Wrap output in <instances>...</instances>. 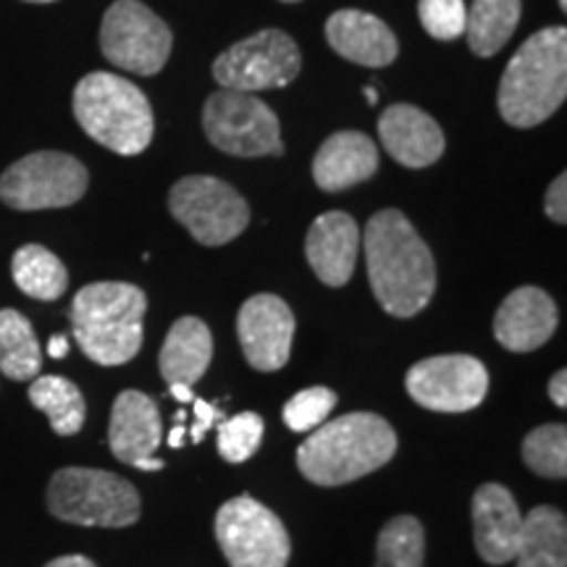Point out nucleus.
<instances>
[{
	"instance_id": "nucleus-2",
	"label": "nucleus",
	"mask_w": 567,
	"mask_h": 567,
	"mask_svg": "<svg viewBox=\"0 0 567 567\" xmlns=\"http://www.w3.org/2000/svg\"><path fill=\"white\" fill-rule=\"evenodd\" d=\"M396 452L386 417L350 413L326 421L297 450V467L316 486H344L384 467Z\"/></svg>"
},
{
	"instance_id": "nucleus-43",
	"label": "nucleus",
	"mask_w": 567,
	"mask_h": 567,
	"mask_svg": "<svg viewBox=\"0 0 567 567\" xmlns=\"http://www.w3.org/2000/svg\"><path fill=\"white\" fill-rule=\"evenodd\" d=\"M281 3H297V0H281Z\"/></svg>"
},
{
	"instance_id": "nucleus-17",
	"label": "nucleus",
	"mask_w": 567,
	"mask_h": 567,
	"mask_svg": "<svg viewBox=\"0 0 567 567\" xmlns=\"http://www.w3.org/2000/svg\"><path fill=\"white\" fill-rule=\"evenodd\" d=\"M379 137L386 153L405 168H425L444 155L446 140L429 113L410 103H396L381 113Z\"/></svg>"
},
{
	"instance_id": "nucleus-30",
	"label": "nucleus",
	"mask_w": 567,
	"mask_h": 567,
	"mask_svg": "<svg viewBox=\"0 0 567 567\" xmlns=\"http://www.w3.org/2000/svg\"><path fill=\"white\" fill-rule=\"evenodd\" d=\"M264 417L258 413H239L229 417L218 425V455L231 465L247 463L264 442Z\"/></svg>"
},
{
	"instance_id": "nucleus-19",
	"label": "nucleus",
	"mask_w": 567,
	"mask_h": 567,
	"mask_svg": "<svg viewBox=\"0 0 567 567\" xmlns=\"http://www.w3.org/2000/svg\"><path fill=\"white\" fill-rule=\"evenodd\" d=\"M109 446L113 457L137 467L155 457L161 446V410L153 396L126 389L116 396L109 423Z\"/></svg>"
},
{
	"instance_id": "nucleus-22",
	"label": "nucleus",
	"mask_w": 567,
	"mask_h": 567,
	"mask_svg": "<svg viewBox=\"0 0 567 567\" xmlns=\"http://www.w3.org/2000/svg\"><path fill=\"white\" fill-rule=\"evenodd\" d=\"M213 360V334L208 323L195 316H184L168 329L161 347L158 368L168 384L193 386L203 379Z\"/></svg>"
},
{
	"instance_id": "nucleus-28",
	"label": "nucleus",
	"mask_w": 567,
	"mask_h": 567,
	"mask_svg": "<svg viewBox=\"0 0 567 567\" xmlns=\"http://www.w3.org/2000/svg\"><path fill=\"white\" fill-rule=\"evenodd\" d=\"M425 528L413 515H396L375 542V567H423Z\"/></svg>"
},
{
	"instance_id": "nucleus-16",
	"label": "nucleus",
	"mask_w": 567,
	"mask_h": 567,
	"mask_svg": "<svg viewBox=\"0 0 567 567\" xmlns=\"http://www.w3.org/2000/svg\"><path fill=\"white\" fill-rule=\"evenodd\" d=\"M557 305L538 287H520L505 297L494 316V337L509 352H534L555 337Z\"/></svg>"
},
{
	"instance_id": "nucleus-36",
	"label": "nucleus",
	"mask_w": 567,
	"mask_h": 567,
	"mask_svg": "<svg viewBox=\"0 0 567 567\" xmlns=\"http://www.w3.org/2000/svg\"><path fill=\"white\" fill-rule=\"evenodd\" d=\"M45 567H95L90 557H82V555H66V557H59V559H51Z\"/></svg>"
},
{
	"instance_id": "nucleus-13",
	"label": "nucleus",
	"mask_w": 567,
	"mask_h": 567,
	"mask_svg": "<svg viewBox=\"0 0 567 567\" xmlns=\"http://www.w3.org/2000/svg\"><path fill=\"white\" fill-rule=\"evenodd\" d=\"M415 405L434 413H467L486 400L488 371L473 354H436L415 363L405 375Z\"/></svg>"
},
{
	"instance_id": "nucleus-42",
	"label": "nucleus",
	"mask_w": 567,
	"mask_h": 567,
	"mask_svg": "<svg viewBox=\"0 0 567 567\" xmlns=\"http://www.w3.org/2000/svg\"><path fill=\"white\" fill-rule=\"evenodd\" d=\"M559 9H563V11L567 9V0H559Z\"/></svg>"
},
{
	"instance_id": "nucleus-35",
	"label": "nucleus",
	"mask_w": 567,
	"mask_h": 567,
	"mask_svg": "<svg viewBox=\"0 0 567 567\" xmlns=\"http://www.w3.org/2000/svg\"><path fill=\"white\" fill-rule=\"evenodd\" d=\"M549 400L555 402L559 410L567 408V373H565V368H559V371L549 379Z\"/></svg>"
},
{
	"instance_id": "nucleus-8",
	"label": "nucleus",
	"mask_w": 567,
	"mask_h": 567,
	"mask_svg": "<svg viewBox=\"0 0 567 567\" xmlns=\"http://www.w3.org/2000/svg\"><path fill=\"white\" fill-rule=\"evenodd\" d=\"M90 187L80 158L59 151H40L11 163L0 176V200L13 210L69 208Z\"/></svg>"
},
{
	"instance_id": "nucleus-10",
	"label": "nucleus",
	"mask_w": 567,
	"mask_h": 567,
	"mask_svg": "<svg viewBox=\"0 0 567 567\" xmlns=\"http://www.w3.org/2000/svg\"><path fill=\"white\" fill-rule=\"evenodd\" d=\"M213 528L231 567H287L292 555L281 517L247 494L221 505Z\"/></svg>"
},
{
	"instance_id": "nucleus-23",
	"label": "nucleus",
	"mask_w": 567,
	"mask_h": 567,
	"mask_svg": "<svg viewBox=\"0 0 567 567\" xmlns=\"http://www.w3.org/2000/svg\"><path fill=\"white\" fill-rule=\"evenodd\" d=\"M517 567H567V520L557 507L536 505L523 517Z\"/></svg>"
},
{
	"instance_id": "nucleus-21",
	"label": "nucleus",
	"mask_w": 567,
	"mask_h": 567,
	"mask_svg": "<svg viewBox=\"0 0 567 567\" xmlns=\"http://www.w3.org/2000/svg\"><path fill=\"white\" fill-rule=\"evenodd\" d=\"M379 172V147L363 132H337L323 140L313 158V179L323 193H344Z\"/></svg>"
},
{
	"instance_id": "nucleus-24",
	"label": "nucleus",
	"mask_w": 567,
	"mask_h": 567,
	"mask_svg": "<svg viewBox=\"0 0 567 567\" xmlns=\"http://www.w3.org/2000/svg\"><path fill=\"white\" fill-rule=\"evenodd\" d=\"M520 21V0H473L467 11V48L481 59H492L507 45Z\"/></svg>"
},
{
	"instance_id": "nucleus-40",
	"label": "nucleus",
	"mask_w": 567,
	"mask_h": 567,
	"mask_svg": "<svg viewBox=\"0 0 567 567\" xmlns=\"http://www.w3.org/2000/svg\"><path fill=\"white\" fill-rule=\"evenodd\" d=\"M363 95H365V101H368V105H373L375 101H379V92H375L373 87H365V90H363Z\"/></svg>"
},
{
	"instance_id": "nucleus-11",
	"label": "nucleus",
	"mask_w": 567,
	"mask_h": 567,
	"mask_svg": "<svg viewBox=\"0 0 567 567\" xmlns=\"http://www.w3.org/2000/svg\"><path fill=\"white\" fill-rule=\"evenodd\" d=\"M302 69V53L297 42L281 30L255 32L234 42L213 61V76L221 90L266 92L287 87Z\"/></svg>"
},
{
	"instance_id": "nucleus-6",
	"label": "nucleus",
	"mask_w": 567,
	"mask_h": 567,
	"mask_svg": "<svg viewBox=\"0 0 567 567\" xmlns=\"http://www.w3.org/2000/svg\"><path fill=\"white\" fill-rule=\"evenodd\" d=\"M45 499L53 517L84 528H130L142 515L137 486L97 467L55 471Z\"/></svg>"
},
{
	"instance_id": "nucleus-3",
	"label": "nucleus",
	"mask_w": 567,
	"mask_h": 567,
	"mask_svg": "<svg viewBox=\"0 0 567 567\" xmlns=\"http://www.w3.org/2000/svg\"><path fill=\"white\" fill-rule=\"evenodd\" d=\"M567 95V30L547 27L530 34L509 59L499 82L502 118L515 130L544 124Z\"/></svg>"
},
{
	"instance_id": "nucleus-18",
	"label": "nucleus",
	"mask_w": 567,
	"mask_h": 567,
	"mask_svg": "<svg viewBox=\"0 0 567 567\" xmlns=\"http://www.w3.org/2000/svg\"><path fill=\"white\" fill-rule=\"evenodd\" d=\"M360 252V226L342 210L318 216L305 239V258L326 287H344L352 279Z\"/></svg>"
},
{
	"instance_id": "nucleus-15",
	"label": "nucleus",
	"mask_w": 567,
	"mask_h": 567,
	"mask_svg": "<svg viewBox=\"0 0 567 567\" xmlns=\"http://www.w3.org/2000/svg\"><path fill=\"white\" fill-rule=\"evenodd\" d=\"M471 515L478 557L488 565L513 563L523 528V515L513 492L502 484L478 486L471 502Z\"/></svg>"
},
{
	"instance_id": "nucleus-7",
	"label": "nucleus",
	"mask_w": 567,
	"mask_h": 567,
	"mask_svg": "<svg viewBox=\"0 0 567 567\" xmlns=\"http://www.w3.org/2000/svg\"><path fill=\"white\" fill-rule=\"evenodd\" d=\"M203 130L216 151L234 158L284 155L279 116L250 92H213L203 109Z\"/></svg>"
},
{
	"instance_id": "nucleus-32",
	"label": "nucleus",
	"mask_w": 567,
	"mask_h": 567,
	"mask_svg": "<svg viewBox=\"0 0 567 567\" xmlns=\"http://www.w3.org/2000/svg\"><path fill=\"white\" fill-rule=\"evenodd\" d=\"M417 17L423 30L439 42L457 40L465 34V0H417Z\"/></svg>"
},
{
	"instance_id": "nucleus-38",
	"label": "nucleus",
	"mask_w": 567,
	"mask_h": 567,
	"mask_svg": "<svg viewBox=\"0 0 567 567\" xmlns=\"http://www.w3.org/2000/svg\"><path fill=\"white\" fill-rule=\"evenodd\" d=\"M168 394H172L174 400H179L182 405H187V402L195 400L193 386H187V384H168Z\"/></svg>"
},
{
	"instance_id": "nucleus-33",
	"label": "nucleus",
	"mask_w": 567,
	"mask_h": 567,
	"mask_svg": "<svg viewBox=\"0 0 567 567\" xmlns=\"http://www.w3.org/2000/svg\"><path fill=\"white\" fill-rule=\"evenodd\" d=\"M544 210L555 224H567V174H559L549 184L547 197H544Z\"/></svg>"
},
{
	"instance_id": "nucleus-31",
	"label": "nucleus",
	"mask_w": 567,
	"mask_h": 567,
	"mask_svg": "<svg viewBox=\"0 0 567 567\" xmlns=\"http://www.w3.org/2000/svg\"><path fill=\"white\" fill-rule=\"evenodd\" d=\"M337 392H331L329 386H310L297 392L292 400L287 402L281 410L284 423L289 425V431L295 434H305V431H316L318 425L326 423L331 410L337 408Z\"/></svg>"
},
{
	"instance_id": "nucleus-41",
	"label": "nucleus",
	"mask_w": 567,
	"mask_h": 567,
	"mask_svg": "<svg viewBox=\"0 0 567 567\" xmlns=\"http://www.w3.org/2000/svg\"><path fill=\"white\" fill-rule=\"evenodd\" d=\"M30 3H55V0H30Z\"/></svg>"
},
{
	"instance_id": "nucleus-39",
	"label": "nucleus",
	"mask_w": 567,
	"mask_h": 567,
	"mask_svg": "<svg viewBox=\"0 0 567 567\" xmlns=\"http://www.w3.org/2000/svg\"><path fill=\"white\" fill-rule=\"evenodd\" d=\"M182 439H184V429H182V423H176V425H174V431H172V434H168V444H172V446H174V450H179V446L184 444V442H182Z\"/></svg>"
},
{
	"instance_id": "nucleus-4",
	"label": "nucleus",
	"mask_w": 567,
	"mask_h": 567,
	"mask_svg": "<svg viewBox=\"0 0 567 567\" xmlns=\"http://www.w3.org/2000/svg\"><path fill=\"white\" fill-rule=\"evenodd\" d=\"M147 297L126 281H95L71 302V331L76 344L97 365H124L142 350V321Z\"/></svg>"
},
{
	"instance_id": "nucleus-29",
	"label": "nucleus",
	"mask_w": 567,
	"mask_h": 567,
	"mask_svg": "<svg viewBox=\"0 0 567 567\" xmlns=\"http://www.w3.org/2000/svg\"><path fill=\"white\" fill-rule=\"evenodd\" d=\"M523 463L542 478L567 476V429L565 423H544L523 439Z\"/></svg>"
},
{
	"instance_id": "nucleus-12",
	"label": "nucleus",
	"mask_w": 567,
	"mask_h": 567,
	"mask_svg": "<svg viewBox=\"0 0 567 567\" xmlns=\"http://www.w3.org/2000/svg\"><path fill=\"white\" fill-rule=\"evenodd\" d=\"M174 34L158 13L140 0H116L103 17L101 51L113 66L153 76L166 66Z\"/></svg>"
},
{
	"instance_id": "nucleus-9",
	"label": "nucleus",
	"mask_w": 567,
	"mask_h": 567,
	"mask_svg": "<svg viewBox=\"0 0 567 567\" xmlns=\"http://www.w3.org/2000/svg\"><path fill=\"white\" fill-rule=\"evenodd\" d=\"M168 210L205 247L237 239L250 224L247 200L216 176H184L168 193Z\"/></svg>"
},
{
	"instance_id": "nucleus-26",
	"label": "nucleus",
	"mask_w": 567,
	"mask_h": 567,
	"mask_svg": "<svg viewBox=\"0 0 567 567\" xmlns=\"http://www.w3.org/2000/svg\"><path fill=\"white\" fill-rule=\"evenodd\" d=\"M17 287L32 300L53 302L69 289V271L59 255L42 245L19 247L11 260Z\"/></svg>"
},
{
	"instance_id": "nucleus-20",
	"label": "nucleus",
	"mask_w": 567,
	"mask_h": 567,
	"mask_svg": "<svg viewBox=\"0 0 567 567\" xmlns=\"http://www.w3.org/2000/svg\"><path fill=\"white\" fill-rule=\"evenodd\" d=\"M326 40L342 59L368 69H384L400 53L394 32L384 21L358 9L331 13L326 21Z\"/></svg>"
},
{
	"instance_id": "nucleus-25",
	"label": "nucleus",
	"mask_w": 567,
	"mask_h": 567,
	"mask_svg": "<svg viewBox=\"0 0 567 567\" xmlns=\"http://www.w3.org/2000/svg\"><path fill=\"white\" fill-rule=\"evenodd\" d=\"M42 371V350L30 318L0 310V373L11 381H32Z\"/></svg>"
},
{
	"instance_id": "nucleus-34",
	"label": "nucleus",
	"mask_w": 567,
	"mask_h": 567,
	"mask_svg": "<svg viewBox=\"0 0 567 567\" xmlns=\"http://www.w3.org/2000/svg\"><path fill=\"white\" fill-rule=\"evenodd\" d=\"M195 425H193V431H189V434H193V442L195 444H200L203 439H205V434H208V431L213 429V425L218 423V417H221V413H218L216 408L210 405V402H205V400H197L195 396Z\"/></svg>"
},
{
	"instance_id": "nucleus-1",
	"label": "nucleus",
	"mask_w": 567,
	"mask_h": 567,
	"mask_svg": "<svg viewBox=\"0 0 567 567\" xmlns=\"http://www.w3.org/2000/svg\"><path fill=\"white\" fill-rule=\"evenodd\" d=\"M368 281L381 308L394 318H413L434 300L436 264L431 247L396 208H384L360 234Z\"/></svg>"
},
{
	"instance_id": "nucleus-14",
	"label": "nucleus",
	"mask_w": 567,
	"mask_h": 567,
	"mask_svg": "<svg viewBox=\"0 0 567 567\" xmlns=\"http://www.w3.org/2000/svg\"><path fill=\"white\" fill-rule=\"evenodd\" d=\"M295 313L281 297L252 295L237 316V337L255 371L274 373L289 363L295 339Z\"/></svg>"
},
{
	"instance_id": "nucleus-5",
	"label": "nucleus",
	"mask_w": 567,
	"mask_h": 567,
	"mask_svg": "<svg viewBox=\"0 0 567 567\" xmlns=\"http://www.w3.org/2000/svg\"><path fill=\"white\" fill-rule=\"evenodd\" d=\"M76 122L97 145L118 155H140L153 142L151 101L137 84L111 71H92L74 90Z\"/></svg>"
},
{
	"instance_id": "nucleus-27",
	"label": "nucleus",
	"mask_w": 567,
	"mask_h": 567,
	"mask_svg": "<svg viewBox=\"0 0 567 567\" xmlns=\"http://www.w3.org/2000/svg\"><path fill=\"white\" fill-rule=\"evenodd\" d=\"M30 402L40 413L48 415V423L59 436L80 434L84 417H87V402L74 381L63 375H38L32 379Z\"/></svg>"
},
{
	"instance_id": "nucleus-37",
	"label": "nucleus",
	"mask_w": 567,
	"mask_h": 567,
	"mask_svg": "<svg viewBox=\"0 0 567 567\" xmlns=\"http://www.w3.org/2000/svg\"><path fill=\"white\" fill-rule=\"evenodd\" d=\"M48 354H51V358H55V360L66 358V354H69V337H63V334L51 337V342H48Z\"/></svg>"
}]
</instances>
